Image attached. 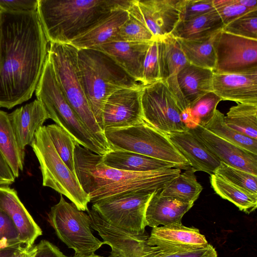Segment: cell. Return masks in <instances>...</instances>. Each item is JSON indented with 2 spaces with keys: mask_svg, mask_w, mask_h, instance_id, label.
<instances>
[{
  "mask_svg": "<svg viewBox=\"0 0 257 257\" xmlns=\"http://www.w3.org/2000/svg\"><path fill=\"white\" fill-rule=\"evenodd\" d=\"M1 11L0 107L11 109L29 100L35 91L47 57L49 42L37 12Z\"/></svg>",
  "mask_w": 257,
  "mask_h": 257,
  "instance_id": "cell-1",
  "label": "cell"
},
{
  "mask_svg": "<svg viewBox=\"0 0 257 257\" xmlns=\"http://www.w3.org/2000/svg\"><path fill=\"white\" fill-rule=\"evenodd\" d=\"M101 156L76 145V174L92 203L125 193L161 190L181 173L177 168L146 172L122 171L104 165Z\"/></svg>",
  "mask_w": 257,
  "mask_h": 257,
  "instance_id": "cell-2",
  "label": "cell"
},
{
  "mask_svg": "<svg viewBox=\"0 0 257 257\" xmlns=\"http://www.w3.org/2000/svg\"><path fill=\"white\" fill-rule=\"evenodd\" d=\"M132 0H38L37 13L49 43L69 44Z\"/></svg>",
  "mask_w": 257,
  "mask_h": 257,
  "instance_id": "cell-3",
  "label": "cell"
},
{
  "mask_svg": "<svg viewBox=\"0 0 257 257\" xmlns=\"http://www.w3.org/2000/svg\"><path fill=\"white\" fill-rule=\"evenodd\" d=\"M78 65L83 91L97 123L103 131L102 113L108 97L119 89L142 84L110 56L98 50L78 49Z\"/></svg>",
  "mask_w": 257,
  "mask_h": 257,
  "instance_id": "cell-4",
  "label": "cell"
},
{
  "mask_svg": "<svg viewBox=\"0 0 257 257\" xmlns=\"http://www.w3.org/2000/svg\"><path fill=\"white\" fill-rule=\"evenodd\" d=\"M78 51L70 44L50 43L48 57L59 85L70 106L91 135L108 152L112 149L90 109L82 88Z\"/></svg>",
  "mask_w": 257,
  "mask_h": 257,
  "instance_id": "cell-5",
  "label": "cell"
},
{
  "mask_svg": "<svg viewBox=\"0 0 257 257\" xmlns=\"http://www.w3.org/2000/svg\"><path fill=\"white\" fill-rule=\"evenodd\" d=\"M35 92L48 118L67 132L77 144L99 155L107 153L89 133L70 106L48 56Z\"/></svg>",
  "mask_w": 257,
  "mask_h": 257,
  "instance_id": "cell-6",
  "label": "cell"
},
{
  "mask_svg": "<svg viewBox=\"0 0 257 257\" xmlns=\"http://www.w3.org/2000/svg\"><path fill=\"white\" fill-rule=\"evenodd\" d=\"M112 150L133 152L171 163L182 169L190 167L168 136L145 121L131 126L104 131Z\"/></svg>",
  "mask_w": 257,
  "mask_h": 257,
  "instance_id": "cell-7",
  "label": "cell"
},
{
  "mask_svg": "<svg viewBox=\"0 0 257 257\" xmlns=\"http://www.w3.org/2000/svg\"><path fill=\"white\" fill-rule=\"evenodd\" d=\"M40 164L43 186L64 195L81 211H88V195L76 175L62 161L48 135L46 125L39 128L30 145Z\"/></svg>",
  "mask_w": 257,
  "mask_h": 257,
  "instance_id": "cell-8",
  "label": "cell"
},
{
  "mask_svg": "<svg viewBox=\"0 0 257 257\" xmlns=\"http://www.w3.org/2000/svg\"><path fill=\"white\" fill-rule=\"evenodd\" d=\"M48 220L58 238L75 254L94 253L103 245L91 232L89 215L67 202L61 194L59 202L51 208Z\"/></svg>",
  "mask_w": 257,
  "mask_h": 257,
  "instance_id": "cell-9",
  "label": "cell"
},
{
  "mask_svg": "<svg viewBox=\"0 0 257 257\" xmlns=\"http://www.w3.org/2000/svg\"><path fill=\"white\" fill-rule=\"evenodd\" d=\"M149 235H134L113 226L102 233L103 244L111 247L109 257H217L212 245L203 248L184 249L151 245Z\"/></svg>",
  "mask_w": 257,
  "mask_h": 257,
  "instance_id": "cell-10",
  "label": "cell"
},
{
  "mask_svg": "<svg viewBox=\"0 0 257 257\" xmlns=\"http://www.w3.org/2000/svg\"><path fill=\"white\" fill-rule=\"evenodd\" d=\"M153 192L140 191L116 195L93 203L92 209L113 226L132 234H143L147 226L146 208Z\"/></svg>",
  "mask_w": 257,
  "mask_h": 257,
  "instance_id": "cell-11",
  "label": "cell"
},
{
  "mask_svg": "<svg viewBox=\"0 0 257 257\" xmlns=\"http://www.w3.org/2000/svg\"><path fill=\"white\" fill-rule=\"evenodd\" d=\"M141 102L144 120L161 132L167 135L189 129L182 120V111L163 80L143 86Z\"/></svg>",
  "mask_w": 257,
  "mask_h": 257,
  "instance_id": "cell-12",
  "label": "cell"
},
{
  "mask_svg": "<svg viewBox=\"0 0 257 257\" xmlns=\"http://www.w3.org/2000/svg\"><path fill=\"white\" fill-rule=\"evenodd\" d=\"M214 72L225 74L257 71V40L232 35L222 30L215 36Z\"/></svg>",
  "mask_w": 257,
  "mask_h": 257,
  "instance_id": "cell-13",
  "label": "cell"
},
{
  "mask_svg": "<svg viewBox=\"0 0 257 257\" xmlns=\"http://www.w3.org/2000/svg\"><path fill=\"white\" fill-rule=\"evenodd\" d=\"M143 85L124 88L112 93L103 110V130L128 127L144 121L141 96Z\"/></svg>",
  "mask_w": 257,
  "mask_h": 257,
  "instance_id": "cell-14",
  "label": "cell"
},
{
  "mask_svg": "<svg viewBox=\"0 0 257 257\" xmlns=\"http://www.w3.org/2000/svg\"><path fill=\"white\" fill-rule=\"evenodd\" d=\"M156 39L160 80L164 81L182 112L188 111L178 84L177 75L189 63L177 39L171 34Z\"/></svg>",
  "mask_w": 257,
  "mask_h": 257,
  "instance_id": "cell-15",
  "label": "cell"
},
{
  "mask_svg": "<svg viewBox=\"0 0 257 257\" xmlns=\"http://www.w3.org/2000/svg\"><path fill=\"white\" fill-rule=\"evenodd\" d=\"M191 128L220 162L257 176V155L218 137L201 125L197 124Z\"/></svg>",
  "mask_w": 257,
  "mask_h": 257,
  "instance_id": "cell-16",
  "label": "cell"
},
{
  "mask_svg": "<svg viewBox=\"0 0 257 257\" xmlns=\"http://www.w3.org/2000/svg\"><path fill=\"white\" fill-rule=\"evenodd\" d=\"M212 92L221 100L257 104V71L233 74L213 72Z\"/></svg>",
  "mask_w": 257,
  "mask_h": 257,
  "instance_id": "cell-17",
  "label": "cell"
},
{
  "mask_svg": "<svg viewBox=\"0 0 257 257\" xmlns=\"http://www.w3.org/2000/svg\"><path fill=\"white\" fill-rule=\"evenodd\" d=\"M178 0H136L141 18L155 39L170 35L179 20Z\"/></svg>",
  "mask_w": 257,
  "mask_h": 257,
  "instance_id": "cell-18",
  "label": "cell"
},
{
  "mask_svg": "<svg viewBox=\"0 0 257 257\" xmlns=\"http://www.w3.org/2000/svg\"><path fill=\"white\" fill-rule=\"evenodd\" d=\"M0 209L9 216L26 247L33 246L42 231L19 199L16 191L9 186H0Z\"/></svg>",
  "mask_w": 257,
  "mask_h": 257,
  "instance_id": "cell-19",
  "label": "cell"
},
{
  "mask_svg": "<svg viewBox=\"0 0 257 257\" xmlns=\"http://www.w3.org/2000/svg\"><path fill=\"white\" fill-rule=\"evenodd\" d=\"M195 171L214 174L220 161L205 147L192 128L166 135Z\"/></svg>",
  "mask_w": 257,
  "mask_h": 257,
  "instance_id": "cell-20",
  "label": "cell"
},
{
  "mask_svg": "<svg viewBox=\"0 0 257 257\" xmlns=\"http://www.w3.org/2000/svg\"><path fill=\"white\" fill-rule=\"evenodd\" d=\"M151 42L115 41L93 49L108 55L142 84L144 60Z\"/></svg>",
  "mask_w": 257,
  "mask_h": 257,
  "instance_id": "cell-21",
  "label": "cell"
},
{
  "mask_svg": "<svg viewBox=\"0 0 257 257\" xmlns=\"http://www.w3.org/2000/svg\"><path fill=\"white\" fill-rule=\"evenodd\" d=\"M147 241L151 245L184 249L203 248L209 245L198 229L182 224L153 228Z\"/></svg>",
  "mask_w": 257,
  "mask_h": 257,
  "instance_id": "cell-22",
  "label": "cell"
},
{
  "mask_svg": "<svg viewBox=\"0 0 257 257\" xmlns=\"http://www.w3.org/2000/svg\"><path fill=\"white\" fill-rule=\"evenodd\" d=\"M9 119L20 150L25 152L31 145L38 130L48 119L40 102L35 99L8 114Z\"/></svg>",
  "mask_w": 257,
  "mask_h": 257,
  "instance_id": "cell-23",
  "label": "cell"
},
{
  "mask_svg": "<svg viewBox=\"0 0 257 257\" xmlns=\"http://www.w3.org/2000/svg\"><path fill=\"white\" fill-rule=\"evenodd\" d=\"M159 191L154 192L148 203L145 213L147 226L154 228L160 225L182 224L183 215L194 203L163 196Z\"/></svg>",
  "mask_w": 257,
  "mask_h": 257,
  "instance_id": "cell-24",
  "label": "cell"
},
{
  "mask_svg": "<svg viewBox=\"0 0 257 257\" xmlns=\"http://www.w3.org/2000/svg\"><path fill=\"white\" fill-rule=\"evenodd\" d=\"M127 10H114L109 16L69 44L77 49H93L115 41L118 31L128 17Z\"/></svg>",
  "mask_w": 257,
  "mask_h": 257,
  "instance_id": "cell-25",
  "label": "cell"
},
{
  "mask_svg": "<svg viewBox=\"0 0 257 257\" xmlns=\"http://www.w3.org/2000/svg\"><path fill=\"white\" fill-rule=\"evenodd\" d=\"M106 166L114 169L132 172H146L173 168L179 166L133 152L112 150L101 156Z\"/></svg>",
  "mask_w": 257,
  "mask_h": 257,
  "instance_id": "cell-26",
  "label": "cell"
},
{
  "mask_svg": "<svg viewBox=\"0 0 257 257\" xmlns=\"http://www.w3.org/2000/svg\"><path fill=\"white\" fill-rule=\"evenodd\" d=\"M213 71L190 64L177 75L178 84L189 110L204 95L212 92Z\"/></svg>",
  "mask_w": 257,
  "mask_h": 257,
  "instance_id": "cell-27",
  "label": "cell"
},
{
  "mask_svg": "<svg viewBox=\"0 0 257 257\" xmlns=\"http://www.w3.org/2000/svg\"><path fill=\"white\" fill-rule=\"evenodd\" d=\"M224 24L215 10L194 18L179 21L171 35L175 38L199 41L221 31Z\"/></svg>",
  "mask_w": 257,
  "mask_h": 257,
  "instance_id": "cell-28",
  "label": "cell"
},
{
  "mask_svg": "<svg viewBox=\"0 0 257 257\" xmlns=\"http://www.w3.org/2000/svg\"><path fill=\"white\" fill-rule=\"evenodd\" d=\"M0 151L17 178L24 168L25 152L19 148L8 113L0 110Z\"/></svg>",
  "mask_w": 257,
  "mask_h": 257,
  "instance_id": "cell-29",
  "label": "cell"
},
{
  "mask_svg": "<svg viewBox=\"0 0 257 257\" xmlns=\"http://www.w3.org/2000/svg\"><path fill=\"white\" fill-rule=\"evenodd\" d=\"M216 34L199 41L176 39L189 64L213 71L216 63L213 40Z\"/></svg>",
  "mask_w": 257,
  "mask_h": 257,
  "instance_id": "cell-30",
  "label": "cell"
},
{
  "mask_svg": "<svg viewBox=\"0 0 257 257\" xmlns=\"http://www.w3.org/2000/svg\"><path fill=\"white\" fill-rule=\"evenodd\" d=\"M210 184L216 194L234 204L238 209L249 214L257 207V195L252 194L219 177L210 175Z\"/></svg>",
  "mask_w": 257,
  "mask_h": 257,
  "instance_id": "cell-31",
  "label": "cell"
},
{
  "mask_svg": "<svg viewBox=\"0 0 257 257\" xmlns=\"http://www.w3.org/2000/svg\"><path fill=\"white\" fill-rule=\"evenodd\" d=\"M194 173L191 167L185 170L184 172L160 190V195L194 203L203 189Z\"/></svg>",
  "mask_w": 257,
  "mask_h": 257,
  "instance_id": "cell-32",
  "label": "cell"
},
{
  "mask_svg": "<svg viewBox=\"0 0 257 257\" xmlns=\"http://www.w3.org/2000/svg\"><path fill=\"white\" fill-rule=\"evenodd\" d=\"M224 120L230 128L257 140V104L237 103L229 109Z\"/></svg>",
  "mask_w": 257,
  "mask_h": 257,
  "instance_id": "cell-33",
  "label": "cell"
},
{
  "mask_svg": "<svg viewBox=\"0 0 257 257\" xmlns=\"http://www.w3.org/2000/svg\"><path fill=\"white\" fill-rule=\"evenodd\" d=\"M224 115L216 109L210 119L202 126L229 143L257 155V140L246 136L228 126L224 122Z\"/></svg>",
  "mask_w": 257,
  "mask_h": 257,
  "instance_id": "cell-34",
  "label": "cell"
},
{
  "mask_svg": "<svg viewBox=\"0 0 257 257\" xmlns=\"http://www.w3.org/2000/svg\"><path fill=\"white\" fill-rule=\"evenodd\" d=\"M127 11L128 17L118 31L115 41L148 42L154 40V36L141 18L136 0H132Z\"/></svg>",
  "mask_w": 257,
  "mask_h": 257,
  "instance_id": "cell-35",
  "label": "cell"
},
{
  "mask_svg": "<svg viewBox=\"0 0 257 257\" xmlns=\"http://www.w3.org/2000/svg\"><path fill=\"white\" fill-rule=\"evenodd\" d=\"M46 128L60 157L69 170L76 175L74 152L77 144L67 132L56 124L47 125Z\"/></svg>",
  "mask_w": 257,
  "mask_h": 257,
  "instance_id": "cell-36",
  "label": "cell"
},
{
  "mask_svg": "<svg viewBox=\"0 0 257 257\" xmlns=\"http://www.w3.org/2000/svg\"><path fill=\"white\" fill-rule=\"evenodd\" d=\"M214 174L252 194L257 195V176L220 162Z\"/></svg>",
  "mask_w": 257,
  "mask_h": 257,
  "instance_id": "cell-37",
  "label": "cell"
},
{
  "mask_svg": "<svg viewBox=\"0 0 257 257\" xmlns=\"http://www.w3.org/2000/svg\"><path fill=\"white\" fill-rule=\"evenodd\" d=\"M225 32L257 40V9L250 11L224 25Z\"/></svg>",
  "mask_w": 257,
  "mask_h": 257,
  "instance_id": "cell-38",
  "label": "cell"
},
{
  "mask_svg": "<svg viewBox=\"0 0 257 257\" xmlns=\"http://www.w3.org/2000/svg\"><path fill=\"white\" fill-rule=\"evenodd\" d=\"M221 100L212 92L201 97L190 109L194 127L197 124L203 125L206 123L213 115Z\"/></svg>",
  "mask_w": 257,
  "mask_h": 257,
  "instance_id": "cell-39",
  "label": "cell"
},
{
  "mask_svg": "<svg viewBox=\"0 0 257 257\" xmlns=\"http://www.w3.org/2000/svg\"><path fill=\"white\" fill-rule=\"evenodd\" d=\"M177 9L179 21L188 20L215 10L213 0H178Z\"/></svg>",
  "mask_w": 257,
  "mask_h": 257,
  "instance_id": "cell-40",
  "label": "cell"
},
{
  "mask_svg": "<svg viewBox=\"0 0 257 257\" xmlns=\"http://www.w3.org/2000/svg\"><path fill=\"white\" fill-rule=\"evenodd\" d=\"M25 247L20 241L17 229L9 216L0 209V250Z\"/></svg>",
  "mask_w": 257,
  "mask_h": 257,
  "instance_id": "cell-41",
  "label": "cell"
},
{
  "mask_svg": "<svg viewBox=\"0 0 257 257\" xmlns=\"http://www.w3.org/2000/svg\"><path fill=\"white\" fill-rule=\"evenodd\" d=\"M159 80L158 42L155 39L149 47L144 60L142 85L146 86Z\"/></svg>",
  "mask_w": 257,
  "mask_h": 257,
  "instance_id": "cell-42",
  "label": "cell"
},
{
  "mask_svg": "<svg viewBox=\"0 0 257 257\" xmlns=\"http://www.w3.org/2000/svg\"><path fill=\"white\" fill-rule=\"evenodd\" d=\"M213 3L224 26L244 14L253 10L242 6L238 0H213Z\"/></svg>",
  "mask_w": 257,
  "mask_h": 257,
  "instance_id": "cell-43",
  "label": "cell"
},
{
  "mask_svg": "<svg viewBox=\"0 0 257 257\" xmlns=\"http://www.w3.org/2000/svg\"><path fill=\"white\" fill-rule=\"evenodd\" d=\"M38 0H0V10L11 12H37Z\"/></svg>",
  "mask_w": 257,
  "mask_h": 257,
  "instance_id": "cell-44",
  "label": "cell"
},
{
  "mask_svg": "<svg viewBox=\"0 0 257 257\" xmlns=\"http://www.w3.org/2000/svg\"><path fill=\"white\" fill-rule=\"evenodd\" d=\"M36 246L37 250L34 257H67L57 246L48 240H42Z\"/></svg>",
  "mask_w": 257,
  "mask_h": 257,
  "instance_id": "cell-45",
  "label": "cell"
},
{
  "mask_svg": "<svg viewBox=\"0 0 257 257\" xmlns=\"http://www.w3.org/2000/svg\"><path fill=\"white\" fill-rule=\"evenodd\" d=\"M14 173L0 151V186H9L16 179Z\"/></svg>",
  "mask_w": 257,
  "mask_h": 257,
  "instance_id": "cell-46",
  "label": "cell"
},
{
  "mask_svg": "<svg viewBox=\"0 0 257 257\" xmlns=\"http://www.w3.org/2000/svg\"><path fill=\"white\" fill-rule=\"evenodd\" d=\"M37 250L36 246L22 247L17 249L10 257H34Z\"/></svg>",
  "mask_w": 257,
  "mask_h": 257,
  "instance_id": "cell-47",
  "label": "cell"
},
{
  "mask_svg": "<svg viewBox=\"0 0 257 257\" xmlns=\"http://www.w3.org/2000/svg\"><path fill=\"white\" fill-rule=\"evenodd\" d=\"M3 66V31H2V16L0 10V73Z\"/></svg>",
  "mask_w": 257,
  "mask_h": 257,
  "instance_id": "cell-48",
  "label": "cell"
},
{
  "mask_svg": "<svg viewBox=\"0 0 257 257\" xmlns=\"http://www.w3.org/2000/svg\"><path fill=\"white\" fill-rule=\"evenodd\" d=\"M239 3L243 6L251 10L257 9L256 0H238Z\"/></svg>",
  "mask_w": 257,
  "mask_h": 257,
  "instance_id": "cell-49",
  "label": "cell"
},
{
  "mask_svg": "<svg viewBox=\"0 0 257 257\" xmlns=\"http://www.w3.org/2000/svg\"><path fill=\"white\" fill-rule=\"evenodd\" d=\"M19 248H11L0 250V257H10Z\"/></svg>",
  "mask_w": 257,
  "mask_h": 257,
  "instance_id": "cell-50",
  "label": "cell"
},
{
  "mask_svg": "<svg viewBox=\"0 0 257 257\" xmlns=\"http://www.w3.org/2000/svg\"><path fill=\"white\" fill-rule=\"evenodd\" d=\"M69 257H104L99 255H97L94 253H92L89 254H75L74 255Z\"/></svg>",
  "mask_w": 257,
  "mask_h": 257,
  "instance_id": "cell-51",
  "label": "cell"
}]
</instances>
